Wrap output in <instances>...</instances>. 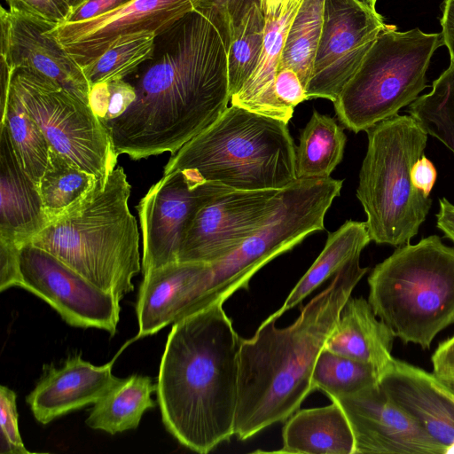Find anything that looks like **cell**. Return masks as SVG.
<instances>
[{
    "mask_svg": "<svg viewBox=\"0 0 454 454\" xmlns=\"http://www.w3.org/2000/svg\"><path fill=\"white\" fill-rule=\"evenodd\" d=\"M229 43L206 12L193 9L156 36L153 57L124 78L134 99L102 121L117 156L176 153L231 102Z\"/></svg>",
    "mask_w": 454,
    "mask_h": 454,
    "instance_id": "obj_1",
    "label": "cell"
},
{
    "mask_svg": "<svg viewBox=\"0 0 454 454\" xmlns=\"http://www.w3.org/2000/svg\"><path fill=\"white\" fill-rule=\"evenodd\" d=\"M223 305L213 303L174 323L157 381L166 429L201 454L234 435L242 338Z\"/></svg>",
    "mask_w": 454,
    "mask_h": 454,
    "instance_id": "obj_2",
    "label": "cell"
},
{
    "mask_svg": "<svg viewBox=\"0 0 454 454\" xmlns=\"http://www.w3.org/2000/svg\"><path fill=\"white\" fill-rule=\"evenodd\" d=\"M369 268L360 257L336 273L290 325L278 328L265 319L239 349V389L234 435L246 441L285 422L313 392L317 358L342 309Z\"/></svg>",
    "mask_w": 454,
    "mask_h": 454,
    "instance_id": "obj_3",
    "label": "cell"
},
{
    "mask_svg": "<svg viewBox=\"0 0 454 454\" xmlns=\"http://www.w3.org/2000/svg\"><path fill=\"white\" fill-rule=\"evenodd\" d=\"M131 185L115 167L77 207L49 223L31 243L120 301L142 270L139 231L129 210Z\"/></svg>",
    "mask_w": 454,
    "mask_h": 454,
    "instance_id": "obj_4",
    "label": "cell"
},
{
    "mask_svg": "<svg viewBox=\"0 0 454 454\" xmlns=\"http://www.w3.org/2000/svg\"><path fill=\"white\" fill-rule=\"evenodd\" d=\"M288 123L231 105L172 154L163 174L232 190L282 189L297 179Z\"/></svg>",
    "mask_w": 454,
    "mask_h": 454,
    "instance_id": "obj_5",
    "label": "cell"
},
{
    "mask_svg": "<svg viewBox=\"0 0 454 454\" xmlns=\"http://www.w3.org/2000/svg\"><path fill=\"white\" fill-rule=\"evenodd\" d=\"M367 281L373 312L405 344L429 349L454 324V248L437 235L397 247Z\"/></svg>",
    "mask_w": 454,
    "mask_h": 454,
    "instance_id": "obj_6",
    "label": "cell"
},
{
    "mask_svg": "<svg viewBox=\"0 0 454 454\" xmlns=\"http://www.w3.org/2000/svg\"><path fill=\"white\" fill-rule=\"evenodd\" d=\"M368 145L356 197L370 238L395 247L417 235L432 205L411 182V169L424 153L427 134L411 115L398 114L366 130Z\"/></svg>",
    "mask_w": 454,
    "mask_h": 454,
    "instance_id": "obj_7",
    "label": "cell"
},
{
    "mask_svg": "<svg viewBox=\"0 0 454 454\" xmlns=\"http://www.w3.org/2000/svg\"><path fill=\"white\" fill-rule=\"evenodd\" d=\"M443 44L442 33L386 25L333 103L340 122L355 133L365 131L411 104L427 87L430 59Z\"/></svg>",
    "mask_w": 454,
    "mask_h": 454,
    "instance_id": "obj_8",
    "label": "cell"
},
{
    "mask_svg": "<svg viewBox=\"0 0 454 454\" xmlns=\"http://www.w3.org/2000/svg\"><path fill=\"white\" fill-rule=\"evenodd\" d=\"M342 184L329 176L296 179L282 188L277 207L263 223L232 253L209 264L200 309L247 290L250 279L268 262L325 230V214Z\"/></svg>",
    "mask_w": 454,
    "mask_h": 454,
    "instance_id": "obj_9",
    "label": "cell"
},
{
    "mask_svg": "<svg viewBox=\"0 0 454 454\" xmlns=\"http://www.w3.org/2000/svg\"><path fill=\"white\" fill-rule=\"evenodd\" d=\"M7 68L11 86L43 129L51 146L94 175L104 185L116 167L118 156L91 106L35 72Z\"/></svg>",
    "mask_w": 454,
    "mask_h": 454,
    "instance_id": "obj_10",
    "label": "cell"
},
{
    "mask_svg": "<svg viewBox=\"0 0 454 454\" xmlns=\"http://www.w3.org/2000/svg\"><path fill=\"white\" fill-rule=\"evenodd\" d=\"M20 287L50 304L68 325L116 333L120 301L31 242L20 248Z\"/></svg>",
    "mask_w": 454,
    "mask_h": 454,
    "instance_id": "obj_11",
    "label": "cell"
},
{
    "mask_svg": "<svg viewBox=\"0 0 454 454\" xmlns=\"http://www.w3.org/2000/svg\"><path fill=\"white\" fill-rule=\"evenodd\" d=\"M386 25L376 10L358 0H325L308 98L334 103Z\"/></svg>",
    "mask_w": 454,
    "mask_h": 454,
    "instance_id": "obj_12",
    "label": "cell"
},
{
    "mask_svg": "<svg viewBox=\"0 0 454 454\" xmlns=\"http://www.w3.org/2000/svg\"><path fill=\"white\" fill-rule=\"evenodd\" d=\"M230 188L192 184L176 171L163 175L137 206L143 238L142 271L177 262L184 237L200 209Z\"/></svg>",
    "mask_w": 454,
    "mask_h": 454,
    "instance_id": "obj_13",
    "label": "cell"
},
{
    "mask_svg": "<svg viewBox=\"0 0 454 454\" xmlns=\"http://www.w3.org/2000/svg\"><path fill=\"white\" fill-rule=\"evenodd\" d=\"M280 190H230L213 198L192 220L177 262L212 264L232 253L273 212Z\"/></svg>",
    "mask_w": 454,
    "mask_h": 454,
    "instance_id": "obj_14",
    "label": "cell"
},
{
    "mask_svg": "<svg viewBox=\"0 0 454 454\" xmlns=\"http://www.w3.org/2000/svg\"><path fill=\"white\" fill-rule=\"evenodd\" d=\"M193 9L190 0H132L100 16L62 23L48 32L83 67L118 40L158 35Z\"/></svg>",
    "mask_w": 454,
    "mask_h": 454,
    "instance_id": "obj_15",
    "label": "cell"
},
{
    "mask_svg": "<svg viewBox=\"0 0 454 454\" xmlns=\"http://www.w3.org/2000/svg\"><path fill=\"white\" fill-rule=\"evenodd\" d=\"M345 412L355 438V454H444L442 445L398 407L380 382L333 399Z\"/></svg>",
    "mask_w": 454,
    "mask_h": 454,
    "instance_id": "obj_16",
    "label": "cell"
},
{
    "mask_svg": "<svg viewBox=\"0 0 454 454\" xmlns=\"http://www.w3.org/2000/svg\"><path fill=\"white\" fill-rule=\"evenodd\" d=\"M1 63L52 80L90 104V85L82 68L48 30L56 27L1 7Z\"/></svg>",
    "mask_w": 454,
    "mask_h": 454,
    "instance_id": "obj_17",
    "label": "cell"
},
{
    "mask_svg": "<svg viewBox=\"0 0 454 454\" xmlns=\"http://www.w3.org/2000/svg\"><path fill=\"white\" fill-rule=\"evenodd\" d=\"M209 264L172 262L144 273L136 311L137 338L153 335L197 311Z\"/></svg>",
    "mask_w": 454,
    "mask_h": 454,
    "instance_id": "obj_18",
    "label": "cell"
},
{
    "mask_svg": "<svg viewBox=\"0 0 454 454\" xmlns=\"http://www.w3.org/2000/svg\"><path fill=\"white\" fill-rule=\"evenodd\" d=\"M115 358L96 366L76 355L68 357L61 367H49L26 398L35 419L45 425L95 403L121 380L112 373Z\"/></svg>",
    "mask_w": 454,
    "mask_h": 454,
    "instance_id": "obj_19",
    "label": "cell"
},
{
    "mask_svg": "<svg viewBox=\"0 0 454 454\" xmlns=\"http://www.w3.org/2000/svg\"><path fill=\"white\" fill-rule=\"evenodd\" d=\"M380 385L392 401L454 454V403L432 383L430 372L393 358L381 374Z\"/></svg>",
    "mask_w": 454,
    "mask_h": 454,
    "instance_id": "obj_20",
    "label": "cell"
},
{
    "mask_svg": "<svg viewBox=\"0 0 454 454\" xmlns=\"http://www.w3.org/2000/svg\"><path fill=\"white\" fill-rule=\"evenodd\" d=\"M48 221L36 184L21 166L5 123L0 124V240L19 247Z\"/></svg>",
    "mask_w": 454,
    "mask_h": 454,
    "instance_id": "obj_21",
    "label": "cell"
},
{
    "mask_svg": "<svg viewBox=\"0 0 454 454\" xmlns=\"http://www.w3.org/2000/svg\"><path fill=\"white\" fill-rule=\"evenodd\" d=\"M302 0H286L278 13L264 12L265 27L257 67L231 104L286 123L294 111L285 107L275 94V79L290 24Z\"/></svg>",
    "mask_w": 454,
    "mask_h": 454,
    "instance_id": "obj_22",
    "label": "cell"
},
{
    "mask_svg": "<svg viewBox=\"0 0 454 454\" xmlns=\"http://www.w3.org/2000/svg\"><path fill=\"white\" fill-rule=\"evenodd\" d=\"M395 335L364 297L349 298L324 348L369 364L382 374L393 360Z\"/></svg>",
    "mask_w": 454,
    "mask_h": 454,
    "instance_id": "obj_23",
    "label": "cell"
},
{
    "mask_svg": "<svg viewBox=\"0 0 454 454\" xmlns=\"http://www.w3.org/2000/svg\"><path fill=\"white\" fill-rule=\"evenodd\" d=\"M280 453L355 454V438L340 405L296 411L282 429Z\"/></svg>",
    "mask_w": 454,
    "mask_h": 454,
    "instance_id": "obj_24",
    "label": "cell"
},
{
    "mask_svg": "<svg viewBox=\"0 0 454 454\" xmlns=\"http://www.w3.org/2000/svg\"><path fill=\"white\" fill-rule=\"evenodd\" d=\"M371 240L365 222L348 220L339 229L329 232L320 254L292 289L280 309L267 319L277 320L299 305L325 281L360 257Z\"/></svg>",
    "mask_w": 454,
    "mask_h": 454,
    "instance_id": "obj_25",
    "label": "cell"
},
{
    "mask_svg": "<svg viewBox=\"0 0 454 454\" xmlns=\"http://www.w3.org/2000/svg\"><path fill=\"white\" fill-rule=\"evenodd\" d=\"M156 391L157 383L148 376L121 379L94 403L85 423L110 434L137 428L145 411L155 406L152 394Z\"/></svg>",
    "mask_w": 454,
    "mask_h": 454,
    "instance_id": "obj_26",
    "label": "cell"
},
{
    "mask_svg": "<svg viewBox=\"0 0 454 454\" xmlns=\"http://www.w3.org/2000/svg\"><path fill=\"white\" fill-rule=\"evenodd\" d=\"M346 141L343 127L335 119L314 110L296 145L297 179L331 176L342 160Z\"/></svg>",
    "mask_w": 454,
    "mask_h": 454,
    "instance_id": "obj_27",
    "label": "cell"
},
{
    "mask_svg": "<svg viewBox=\"0 0 454 454\" xmlns=\"http://www.w3.org/2000/svg\"><path fill=\"white\" fill-rule=\"evenodd\" d=\"M98 182L94 175L51 146L48 165L37 184L48 223L82 203Z\"/></svg>",
    "mask_w": 454,
    "mask_h": 454,
    "instance_id": "obj_28",
    "label": "cell"
},
{
    "mask_svg": "<svg viewBox=\"0 0 454 454\" xmlns=\"http://www.w3.org/2000/svg\"><path fill=\"white\" fill-rule=\"evenodd\" d=\"M1 123L6 124L20 162L37 186L48 165L51 145L10 83Z\"/></svg>",
    "mask_w": 454,
    "mask_h": 454,
    "instance_id": "obj_29",
    "label": "cell"
},
{
    "mask_svg": "<svg viewBox=\"0 0 454 454\" xmlns=\"http://www.w3.org/2000/svg\"><path fill=\"white\" fill-rule=\"evenodd\" d=\"M324 5L325 0H302L290 24L278 67L296 72L305 90L322 32Z\"/></svg>",
    "mask_w": 454,
    "mask_h": 454,
    "instance_id": "obj_30",
    "label": "cell"
},
{
    "mask_svg": "<svg viewBox=\"0 0 454 454\" xmlns=\"http://www.w3.org/2000/svg\"><path fill=\"white\" fill-rule=\"evenodd\" d=\"M380 376L372 365L324 348L313 369L311 388L325 393L332 401L378 384Z\"/></svg>",
    "mask_w": 454,
    "mask_h": 454,
    "instance_id": "obj_31",
    "label": "cell"
},
{
    "mask_svg": "<svg viewBox=\"0 0 454 454\" xmlns=\"http://www.w3.org/2000/svg\"><path fill=\"white\" fill-rule=\"evenodd\" d=\"M408 112L454 154V61L433 82L430 92L410 104Z\"/></svg>",
    "mask_w": 454,
    "mask_h": 454,
    "instance_id": "obj_32",
    "label": "cell"
},
{
    "mask_svg": "<svg viewBox=\"0 0 454 454\" xmlns=\"http://www.w3.org/2000/svg\"><path fill=\"white\" fill-rule=\"evenodd\" d=\"M265 16L255 2L243 17L229 44L227 65L231 98L239 91L255 70L264 37Z\"/></svg>",
    "mask_w": 454,
    "mask_h": 454,
    "instance_id": "obj_33",
    "label": "cell"
},
{
    "mask_svg": "<svg viewBox=\"0 0 454 454\" xmlns=\"http://www.w3.org/2000/svg\"><path fill=\"white\" fill-rule=\"evenodd\" d=\"M156 35H138L114 43L98 59L82 67L90 85L122 80L154 52Z\"/></svg>",
    "mask_w": 454,
    "mask_h": 454,
    "instance_id": "obj_34",
    "label": "cell"
},
{
    "mask_svg": "<svg viewBox=\"0 0 454 454\" xmlns=\"http://www.w3.org/2000/svg\"><path fill=\"white\" fill-rule=\"evenodd\" d=\"M1 454H27L18 424L16 394L6 386L0 387Z\"/></svg>",
    "mask_w": 454,
    "mask_h": 454,
    "instance_id": "obj_35",
    "label": "cell"
},
{
    "mask_svg": "<svg viewBox=\"0 0 454 454\" xmlns=\"http://www.w3.org/2000/svg\"><path fill=\"white\" fill-rule=\"evenodd\" d=\"M194 9L207 12L220 26L228 43L243 17L255 2L261 0H190Z\"/></svg>",
    "mask_w": 454,
    "mask_h": 454,
    "instance_id": "obj_36",
    "label": "cell"
},
{
    "mask_svg": "<svg viewBox=\"0 0 454 454\" xmlns=\"http://www.w3.org/2000/svg\"><path fill=\"white\" fill-rule=\"evenodd\" d=\"M9 9L55 26L65 23L72 8L65 0H5Z\"/></svg>",
    "mask_w": 454,
    "mask_h": 454,
    "instance_id": "obj_37",
    "label": "cell"
},
{
    "mask_svg": "<svg viewBox=\"0 0 454 454\" xmlns=\"http://www.w3.org/2000/svg\"><path fill=\"white\" fill-rule=\"evenodd\" d=\"M274 89L278 100L292 111L297 105L309 99L298 74L289 67L278 68Z\"/></svg>",
    "mask_w": 454,
    "mask_h": 454,
    "instance_id": "obj_38",
    "label": "cell"
},
{
    "mask_svg": "<svg viewBox=\"0 0 454 454\" xmlns=\"http://www.w3.org/2000/svg\"><path fill=\"white\" fill-rule=\"evenodd\" d=\"M17 245L0 240V291L19 286L20 281Z\"/></svg>",
    "mask_w": 454,
    "mask_h": 454,
    "instance_id": "obj_39",
    "label": "cell"
},
{
    "mask_svg": "<svg viewBox=\"0 0 454 454\" xmlns=\"http://www.w3.org/2000/svg\"><path fill=\"white\" fill-rule=\"evenodd\" d=\"M431 362L433 373L442 381L454 379V335L439 343Z\"/></svg>",
    "mask_w": 454,
    "mask_h": 454,
    "instance_id": "obj_40",
    "label": "cell"
},
{
    "mask_svg": "<svg viewBox=\"0 0 454 454\" xmlns=\"http://www.w3.org/2000/svg\"><path fill=\"white\" fill-rule=\"evenodd\" d=\"M131 1L132 0H88L72 11L66 22H75L92 19L112 12Z\"/></svg>",
    "mask_w": 454,
    "mask_h": 454,
    "instance_id": "obj_41",
    "label": "cell"
},
{
    "mask_svg": "<svg viewBox=\"0 0 454 454\" xmlns=\"http://www.w3.org/2000/svg\"><path fill=\"white\" fill-rule=\"evenodd\" d=\"M411 177L413 186L425 197H429L437 178V171L433 162L422 155L413 163Z\"/></svg>",
    "mask_w": 454,
    "mask_h": 454,
    "instance_id": "obj_42",
    "label": "cell"
},
{
    "mask_svg": "<svg viewBox=\"0 0 454 454\" xmlns=\"http://www.w3.org/2000/svg\"><path fill=\"white\" fill-rule=\"evenodd\" d=\"M442 12L441 33L444 45L449 50L450 60L454 61V0H443Z\"/></svg>",
    "mask_w": 454,
    "mask_h": 454,
    "instance_id": "obj_43",
    "label": "cell"
},
{
    "mask_svg": "<svg viewBox=\"0 0 454 454\" xmlns=\"http://www.w3.org/2000/svg\"><path fill=\"white\" fill-rule=\"evenodd\" d=\"M436 220L437 228L454 243V205L445 198L439 200Z\"/></svg>",
    "mask_w": 454,
    "mask_h": 454,
    "instance_id": "obj_44",
    "label": "cell"
},
{
    "mask_svg": "<svg viewBox=\"0 0 454 454\" xmlns=\"http://www.w3.org/2000/svg\"><path fill=\"white\" fill-rule=\"evenodd\" d=\"M286 0H261V6L263 12L276 14L278 12Z\"/></svg>",
    "mask_w": 454,
    "mask_h": 454,
    "instance_id": "obj_45",
    "label": "cell"
},
{
    "mask_svg": "<svg viewBox=\"0 0 454 454\" xmlns=\"http://www.w3.org/2000/svg\"><path fill=\"white\" fill-rule=\"evenodd\" d=\"M69 6L72 8V11L79 7L81 4L85 3L88 0H65Z\"/></svg>",
    "mask_w": 454,
    "mask_h": 454,
    "instance_id": "obj_46",
    "label": "cell"
},
{
    "mask_svg": "<svg viewBox=\"0 0 454 454\" xmlns=\"http://www.w3.org/2000/svg\"><path fill=\"white\" fill-rule=\"evenodd\" d=\"M358 1L364 4L368 7L375 10V4H376L377 0H358Z\"/></svg>",
    "mask_w": 454,
    "mask_h": 454,
    "instance_id": "obj_47",
    "label": "cell"
},
{
    "mask_svg": "<svg viewBox=\"0 0 454 454\" xmlns=\"http://www.w3.org/2000/svg\"><path fill=\"white\" fill-rule=\"evenodd\" d=\"M446 384L454 391V380H452L449 382H446Z\"/></svg>",
    "mask_w": 454,
    "mask_h": 454,
    "instance_id": "obj_48",
    "label": "cell"
},
{
    "mask_svg": "<svg viewBox=\"0 0 454 454\" xmlns=\"http://www.w3.org/2000/svg\"><path fill=\"white\" fill-rule=\"evenodd\" d=\"M454 380V379H453ZM449 382V381H448Z\"/></svg>",
    "mask_w": 454,
    "mask_h": 454,
    "instance_id": "obj_49",
    "label": "cell"
}]
</instances>
